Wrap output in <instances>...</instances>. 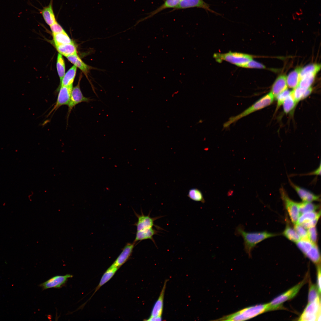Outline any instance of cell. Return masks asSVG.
Segmentation results:
<instances>
[{"label": "cell", "mask_w": 321, "mask_h": 321, "mask_svg": "<svg viewBox=\"0 0 321 321\" xmlns=\"http://www.w3.org/2000/svg\"><path fill=\"white\" fill-rule=\"evenodd\" d=\"M162 320L161 316L156 317H150L147 320H145L147 321H161Z\"/></svg>", "instance_id": "47"}, {"label": "cell", "mask_w": 321, "mask_h": 321, "mask_svg": "<svg viewBox=\"0 0 321 321\" xmlns=\"http://www.w3.org/2000/svg\"><path fill=\"white\" fill-rule=\"evenodd\" d=\"M294 229L301 239H308L307 231L301 225L297 224L294 225Z\"/></svg>", "instance_id": "39"}, {"label": "cell", "mask_w": 321, "mask_h": 321, "mask_svg": "<svg viewBox=\"0 0 321 321\" xmlns=\"http://www.w3.org/2000/svg\"><path fill=\"white\" fill-rule=\"evenodd\" d=\"M82 76H80L78 83L76 86L73 88L69 103L67 105L68 110L67 113V119L71 112L76 105L82 102L89 103L90 102L95 101V100L89 97L84 96L80 89V84L81 78Z\"/></svg>", "instance_id": "8"}, {"label": "cell", "mask_w": 321, "mask_h": 321, "mask_svg": "<svg viewBox=\"0 0 321 321\" xmlns=\"http://www.w3.org/2000/svg\"><path fill=\"white\" fill-rule=\"evenodd\" d=\"M167 281V280L165 281L159 297L152 308L150 317L161 316L163 309L164 294Z\"/></svg>", "instance_id": "16"}, {"label": "cell", "mask_w": 321, "mask_h": 321, "mask_svg": "<svg viewBox=\"0 0 321 321\" xmlns=\"http://www.w3.org/2000/svg\"><path fill=\"white\" fill-rule=\"evenodd\" d=\"M307 231L308 239L314 244H316L317 233L315 226L308 229Z\"/></svg>", "instance_id": "38"}, {"label": "cell", "mask_w": 321, "mask_h": 321, "mask_svg": "<svg viewBox=\"0 0 321 321\" xmlns=\"http://www.w3.org/2000/svg\"><path fill=\"white\" fill-rule=\"evenodd\" d=\"M236 234L241 236L244 240V250L249 257L256 245L262 241L270 237H274L277 234L266 231L248 232L245 231L243 226H239L236 228Z\"/></svg>", "instance_id": "1"}, {"label": "cell", "mask_w": 321, "mask_h": 321, "mask_svg": "<svg viewBox=\"0 0 321 321\" xmlns=\"http://www.w3.org/2000/svg\"><path fill=\"white\" fill-rule=\"evenodd\" d=\"M73 276L72 275L70 274L64 276H56L41 284L40 286L43 289L53 288H60L64 285L69 278H72Z\"/></svg>", "instance_id": "12"}, {"label": "cell", "mask_w": 321, "mask_h": 321, "mask_svg": "<svg viewBox=\"0 0 321 321\" xmlns=\"http://www.w3.org/2000/svg\"><path fill=\"white\" fill-rule=\"evenodd\" d=\"M77 68L74 65L65 74L61 81V86H73L76 74Z\"/></svg>", "instance_id": "22"}, {"label": "cell", "mask_w": 321, "mask_h": 321, "mask_svg": "<svg viewBox=\"0 0 321 321\" xmlns=\"http://www.w3.org/2000/svg\"><path fill=\"white\" fill-rule=\"evenodd\" d=\"M287 87L286 76L281 75L279 76L274 82L270 92L276 98L279 94L287 89Z\"/></svg>", "instance_id": "15"}, {"label": "cell", "mask_w": 321, "mask_h": 321, "mask_svg": "<svg viewBox=\"0 0 321 321\" xmlns=\"http://www.w3.org/2000/svg\"><path fill=\"white\" fill-rule=\"evenodd\" d=\"M289 182L292 188L295 191L303 202H312L320 201V196L315 194L305 188L295 184L288 177Z\"/></svg>", "instance_id": "11"}, {"label": "cell", "mask_w": 321, "mask_h": 321, "mask_svg": "<svg viewBox=\"0 0 321 321\" xmlns=\"http://www.w3.org/2000/svg\"><path fill=\"white\" fill-rule=\"evenodd\" d=\"M297 103L293 96L292 91L290 94L285 99L282 104L284 112L286 114L290 112L294 109Z\"/></svg>", "instance_id": "30"}, {"label": "cell", "mask_w": 321, "mask_h": 321, "mask_svg": "<svg viewBox=\"0 0 321 321\" xmlns=\"http://www.w3.org/2000/svg\"><path fill=\"white\" fill-rule=\"evenodd\" d=\"M320 65L318 64H311L301 68L300 72V79L303 76L308 74H316L320 69Z\"/></svg>", "instance_id": "29"}, {"label": "cell", "mask_w": 321, "mask_h": 321, "mask_svg": "<svg viewBox=\"0 0 321 321\" xmlns=\"http://www.w3.org/2000/svg\"><path fill=\"white\" fill-rule=\"evenodd\" d=\"M312 90V88L311 87L306 90L303 93L302 99H305L311 93Z\"/></svg>", "instance_id": "46"}, {"label": "cell", "mask_w": 321, "mask_h": 321, "mask_svg": "<svg viewBox=\"0 0 321 321\" xmlns=\"http://www.w3.org/2000/svg\"><path fill=\"white\" fill-rule=\"evenodd\" d=\"M50 26L52 34H56L65 32L62 27L57 21Z\"/></svg>", "instance_id": "41"}, {"label": "cell", "mask_w": 321, "mask_h": 321, "mask_svg": "<svg viewBox=\"0 0 321 321\" xmlns=\"http://www.w3.org/2000/svg\"><path fill=\"white\" fill-rule=\"evenodd\" d=\"M59 53L65 57L77 54L76 48L74 43L56 46Z\"/></svg>", "instance_id": "23"}, {"label": "cell", "mask_w": 321, "mask_h": 321, "mask_svg": "<svg viewBox=\"0 0 321 321\" xmlns=\"http://www.w3.org/2000/svg\"><path fill=\"white\" fill-rule=\"evenodd\" d=\"M320 293L319 292L317 286L314 284H311L310 285L309 295L308 303L315 300L320 297Z\"/></svg>", "instance_id": "36"}, {"label": "cell", "mask_w": 321, "mask_h": 321, "mask_svg": "<svg viewBox=\"0 0 321 321\" xmlns=\"http://www.w3.org/2000/svg\"><path fill=\"white\" fill-rule=\"evenodd\" d=\"M305 90L298 86L292 91L293 96L297 103L302 100L303 96Z\"/></svg>", "instance_id": "40"}, {"label": "cell", "mask_w": 321, "mask_h": 321, "mask_svg": "<svg viewBox=\"0 0 321 321\" xmlns=\"http://www.w3.org/2000/svg\"><path fill=\"white\" fill-rule=\"evenodd\" d=\"M320 216H317L314 219L303 223L301 225L306 229L315 226L316 225Z\"/></svg>", "instance_id": "43"}, {"label": "cell", "mask_w": 321, "mask_h": 321, "mask_svg": "<svg viewBox=\"0 0 321 321\" xmlns=\"http://www.w3.org/2000/svg\"><path fill=\"white\" fill-rule=\"evenodd\" d=\"M182 0H166L164 3L155 10L151 12L148 16L142 19L141 21L150 18L161 11L166 9L176 7Z\"/></svg>", "instance_id": "21"}, {"label": "cell", "mask_w": 321, "mask_h": 321, "mask_svg": "<svg viewBox=\"0 0 321 321\" xmlns=\"http://www.w3.org/2000/svg\"><path fill=\"white\" fill-rule=\"evenodd\" d=\"M279 192L290 219L293 224L295 225L297 223L300 215L299 203L293 201L289 197L283 187L281 186L280 188Z\"/></svg>", "instance_id": "6"}, {"label": "cell", "mask_w": 321, "mask_h": 321, "mask_svg": "<svg viewBox=\"0 0 321 321\" xmlns=\"http://www.w3.org/2000/svg\"><path fill=\"white\" fill-rule=\"evenodd\" d=\"M320 297L308 303L299 318L300 321H320Z\"/></svg>", "instance_id": "7"}, {"label": "cell", "mask_w": 321, "mask_h": 321, "mask_svg": "<svg viewBox=\"0 0 321 321\" xmlns=\"http://www.w3.org/2000/svg\"><path fill=\"white\" fill-rule=\"evenodd\" d=\"M119 268L118 267H113L110 266L105 272L102 276L100 282L96 287L93 295L99 288L108 281L114 276Z\"/></svg>", "instance_id": "24"}, {"label": "cell", "mask_w": 321, "mask_h": 321, "mask_svg": "<svg viewBox=\"0 0 321 321\" xmlns=\"http://www.w3.org/2000/svg\"><path fill=\"white\" fill-rule=\"evenodd\" d=\"M274 98L272 93L270 92L260 98L240 114L230 117L228 120L224 123V128H228L231 125L235 122L241 118L269 106L273 102Z\"/></svg>", "instance_id": "3"}, {"label": "cell", "mask_w": 321, "mask_h": 321, "mask_svg": "<svg viewBox=\"0 0 321 321\" xmlns=\"http://www.w3.org/2000/svg\"><path fill=\"white\" fill-rule=\"evenodd\" d=\"M193 7L203 9L207 12H209L216 15H221L219 13L212 10L210 8V4L203 0H182L179 4L174 8L173 10Z\"/></svg>", "instance_id": "9"}, {"label": "cell", "mask_w": 321, "mask_h": 321, "mask_svg": "<svg viewBox=\"0 0 321 321\" xmlns=\"http://www.w3.org/2000/svg\"><path fill=\"white\" fill-rule=\"evenodd\" d=\"M296 243L298 247L305 255L315 244L308 239H301Z\"/></svg>", "instance_id": "32"}, {"label": "cell", "mask_w": 321, "mask_h": 321, "mask_svg": "<svg viewBox=\"0 0 321 321\" xmlns=\"http://www.w3.org/2000/svg\"><path fill=\"white\" fill-rule=\"evenodd\" d=\"M72 88L73 86H61L56 101L49 115L54 111L55 112L61 106L68 105Z\"/></svg>", "instance_id": "10"}, {"label": "cell", "mask_w": 321, "mask_h": 321, "mask_svg": "<svg viewBox=\"0 0 321 321\" xmlns=\"http://www.w3.org/2000/svg\"><path fill=\"white\" fill-rule=\"evenodd\" d=\"M317 265V287L320 293L321 292V265L320 263Z\"/></svg>", "instance_id": "44"}, {"label": "cell", "mask_w": 321, "mask_h": 321, "mask_svg": "<svg viewBox=\"0 0 321 321\" xmlns=\"http://www.w3.org/2000/svg\"><path fill=\"white\" fill-rule=\"evenodd\" d=\"M301 69L300 67L296 68L286 76L288 87L294 89L298 86L300 80V74Z\"/></svg>", "instance_id": "20"}, {"label": "cell", "mask_w": 321, "mask_h": 321, "mask_svg": "<svg viewBox=\"0 0 321 321\" xmlns=\"http://www.w3.org/2000/svg\"><path fill=\"white\" fill-rule=\"evenodd\" d=\"M291 91L288 89L285 90L279 94L276 97L277 100V104L276 109L278 110L282 105L287 97L290 94Z\"/></svg>", "instance_id": "37"}, {"label": "cell", "mask_w": 321, "mask_h": 321, "mask_svg": "<svg viewBox=\"0 0 321 321\" xmlns=\"http://www.w3.org/2000/svg\"><path fill=\"white\" fill-rule=\"evenodd\" d=\"M283 234L288 240L295 243L301 239L295 229L288 225L286 226Z\"/></svg>", "instance_id": "28"}, {"label": "cell", "mask_w": 321, "mask_h": 321, "mask_svg": "<svg viewBox=\"0 0 321 321\" xmlns=\"http://www.w3.org/2000/svg\"><path fill=\"white\" fill-rule=\"evenodd\" d=\"M268 303L257 305L243 309L234 313L214 320L217 321H244L266 311Z\"/></svg>", "instance_id": "2"}, {"label": "cell", "mask_w": 321, "mask_h": 321, "mask_svg": "<svg viewBox=\"0 0 321 321\" xmlns=\"http://www.w3.org/2000/svg\"><path fill=\"white\" fill-rule=\"evenodd\" d=\"M298 203L300 215L305 213L315 211L320 207L319 205L314 204L312 202L302 201Z\"/></svg>", "instance_id": "26"}, {"label": "cell", "mask_w": 321, "mask_h": 321, "mask_svg": "<svg viewBox=\"0 0 321 321\" xmlns=\"http://www.w3.org/2000/svg\"><path fill=\"white\" fill-rule=\"evenodd\" d=\"M53 0H51L49 4L40 10V13L46 23L49 26L56 21L53 7Z\"/></svg>", "instance_id": "17"}, {"label": "cell", "mask_w": 321, "mask_h": 321, "mask_svg": "<svg viewBox=\"0 0 321 321\" xmlns=\"http://www.w3.org/2000/svg\"><path fill=\"white\" fill-rule=\"evenodd\" d=\"M135 243H128L116 259L110 266L113 267L119 268L129 259L132 253Z\"/></svg>", "instance_id": "13"}, {"label": "cell", "mask_w": 321, "mask_h": 321, "mask_svg": "<svg viewBox=\"0 0 321 321\" xmlns=\"http://www.w3.org/2000/svg\"><path fill=\"white\" fill-rule=\"evenodd\" d=\"M188 197L193 200L201 202L202 203L205 202L202 192L197 188H192L190 189L188 195Z\"/></svg>", "instance_id": "35"}, {"label": "cell", "mask_w": 321, "mask_h": 321, "mask_svg": "<svg viewBox=\"0 0 321 321\" xmlns=\"http://www.w3.org/2000/svg\"><path fill=\"white\" fill-rule=\"evenodd\" d=\"M316 74H312L306 75L300 78L298 86L305 90L311 87Z\"/></svg>", "instance_id": "31"}, {"label": "cell", "mask_w": 321, "mask_h": 321, "mask_svg": "<svg viewBox=\"0 0 321 321\" xmlns=\"http://www.w3.org/2000/svg\"><path fill=\"white\" fill-rule=\"evenodd\" d=\"M215 58L218 62L225 60L238 67H244L247 63L253 59L252 56L243 53L229 52L224 54H215Z\"/></svg>", "instance_id": "5"}, {"label": "cell", "mask_w": 321, "mask_h": 321, "mask_svg": "<svg viewBox=\"0 0 321 321\" xmlns=\"http://www.w3.org/2000/svg\"><path fill=\"white\" fill-rule=\"evenodd\" d=\"M56 68L61 82L65 74V68L64 59L61 54L59 53L57 55Z\"/></svg>", "instance_id": "34"}, {"label": "cell", "mask_w": 321, "mask_h": 321, "mask_svg": "<svg viewBox=\"0 0 321 321\" xmlns=\"http://www.w3.org/2000/svg\"><path fill=\"white\" fill-rule=\"evenodd\" d=\"M307 278L304 279L285 292L278 296L268 303L266 311L276 310L281 308L283 303L290 300L297 294L300 289L305 284Z\"/></svg>", "instance_id": "4"}, {"label": "cell", "mask_w": 321, "mask_h": 321, "mask_svg": "<svg viewBox=\"0 0 321 321\" xmlns=\"http://www.w3.org/2000/svg\"><path fill=\"white\" fill-rule=\"evenodd\" d=\"M52 34L56 46L73 43V41L65 31L60 33Z\"/></svg>", "instance_id": "25"}, {"label": "cell", "mask_w": 321, "mask_h": 321, "mask_svg": "<svg viewBox=\"0 0 321 321\" xmlns=\"http://www.w3.org/2000/svg\"><path fill=\"white\" fill-rule=\"evenodd\" d=\"M321 163H320L319 167L314 171L310 172L309 173L299 174V175H320L321 174Z\"/></svg>", "instance_id": "45"}, {"label": "cell", "mask_w": 321, "mask_h": 321, "mask_svg": "<svg viewBox=\"0 0 321 321\" xmlns=\"http://www.w3.org/2000/svg\"><path fill=\"white\" fill-rule=\"evenodd\" d=\"M320 210L318 212L314 211L302 214L300 215L297 224H301L304 222L314 219L317 216H320Z\"/></svg>", "instance_id": "33"}, {"label": "cell", "mask_w": 321, "mask_h": 321, "mask_svg": "<svg viewBox=\"0 0 321 321\" xmlns=\"http://www.w3.org/2000/svg\"><path fill=\"white\" fill-rule=\"evenodd\" d=\"M244 67L262 69L265 68V66L262 64L252 59L247 63Z\"/></svg>", "instance_id": "42"}, {"label": "cell", "mask_w": 321, "mask_h": 321, "mask_svg": "<svg viewBox=\"0 0 321 321\" xmlns=\"http://www.w3.org/2000/svg\"><path fill=\"white\" fill-rule=\"evenodd\" d=\"M141 215L136 213V215L138 218V221L135 224L136 226L137 231H139L152 227L155 225L154 221L157 219L161 217V216H158L154 218H151L150 216L149 213L148 215H144L142 212Z\"/></svg>", "instance_id": "14"}, {"label": "cell", "mask_w": 321, "mask_h": 321, "mask_svg": "<svg viewBox=\"0 0 321 321\" xmlns=\"http://www.w3.org/2000/svg\"><path fill=\"white\" fill-rule=\"evenodd\" d=\"M158 232H159L153 229L152 227L141 231H137L134 242L135 243L139 241L150 239L152 240L156 245L153 236L154 235L157 234Z\"/></svg>", "instance_id": "18"}, {"label": "cell", "mask_w": 321, "mask_h": 321, "mask_svg": "<svg viewBox=\"0 0 321 321\" xmlns=\"http://www.w3.org/2000/svg\"><path fill=\"white\" fill-rule=\"evenodd\" d=\"M68 60L77 67L78 68L87 76V74L93 67L84 63L77 54L66 57Z\"/></svg>", "instance_id": "19"}, {"label": "cell", "mask_w": 321, "mask_h": 321, "mask_svg": "<svg viewBox=\"0 0 321 321\" xmlns=\"http://www.w3.org/2000/svg\"><path fill=\"white\" fill-rule=\"evenodd\" d=\"M305 256L317 265L320 263V254L316 244L314 245Z\"/></svg>", "instance_id": "27"}]
</instances>
